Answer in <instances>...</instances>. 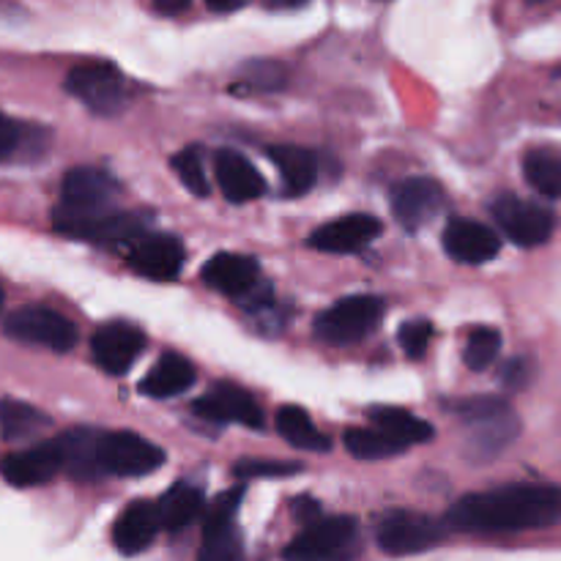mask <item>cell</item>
<instances>
[{"label": "cell", "mask_w": 561, "mask_h": 561, "mask_svg": "<svg viewBox=\"0 0 561 561\" xmlns=\"http://www.w3.org/2000/svg\"><path fill=\"white\" fill-rule=\"evenodd\" d=\"M561 520V491L542 485H504L469 493L447 513V529L474 535L535 531Z\"/></svg>", "instance_id": "1"}, {"label": "cell", "mask_w": 561, "mask_h": 561, "mask_svg": "<svg viewBox=\"0 0 561 561\" xmlns=\"http://www.w3.org/2000/svg\"><path fill=\"white\" fill-rule=\"evenodd\" d=\"M383 318V299L370 294L348 296L316 318V334L329 345H354L373 334Z\"/></svg>", "instance_id": "2"}, {"label": "cell", "mask_w": 561, "mask_h": 561, "mask_svg": "<svg viewBox=\"0 0 561 561\" xmlns=\"http://www.w3.org/2000/svg\"><path fill=\"white\" fill-rule=\"evenodd\" d=\"M460 420L471 427V444L477 455H496L518 436V420L513 409L499 398H471L455 405Z\"/></svg>", "instance_id": "3"}, {"label": "cell", "mask_w": 561, "mask_h": 561, "mask_svg": "<svg viewBox=\"0 0 561 561\" xmlns=\"http://www.w3.org/2000/svg\"><path fill=\"white\" fill-rule=\"evenodd\" d=\"M444 537H447V524H438L431 515L411 513V510H394L383 515L376 531L378 548L389 557L425 553L436 548Z\"/></svg>", "instance_id": "4"}, {"label": "cell", "mask_w": 561, "mask_h": 561, "mask_svg": "<svg viewBox=\"0 0 561 561\" xmlns=\"http://www.w3.org/2000/svg\"><path fill=\"white\" fill-rule=\"evenodd\" d=\"M356 542V520L345 515L318 518L285 548V561H340Z\"/></svg>", "instance_id": "5"}, {"label": "cell", "mask_w": 561, "mask_h": 561, "mask_svg": "<svg viewBox=\"0 0 561 561\" xmlns=\"http://www.w3.org/2000/svg\"><path fill=\"white\" fill-rule=\"evenodd\" d=\"M66 91L75 99H80L91 113L96 115H115L126 107V80L121 71L110 64H88L75 66L66 75Z\"/></svg>", "instance_id": "6"}, {"label": "cell", "mask_w": 561, "mask_h": 561, "mask_svg": "<svg viewBox=\"0 0 561 561\" xmlns=\"http://www.w3.org/2000/svg\"><path fill=\"white\" fill-rule=\"evenodd\" d=\"M493 219L499 222V228L510 236V241L518 247H540L557 230L559 219L551 208H546L542 203L524 201L518 195H502L496 197V203L491 206Z\"/></svg>", "instance_id": "7"}, {"label": "cell", "mask_w": 561, "mask_h": 561, "mask_svg": "<svg viewBox=\"0 0 561 561\" xmlns=\"http://www.w3.org/2000/svg\"><path fill=\"white\" fill-rule=\"evenodd\" d=\"M3 332L11 340H20L27 345H42V348L66 354L77 345V329L69 318L49 307H20L11 312L3 323Z\"/></svg>", "instance_id": "8"}, {"label": "cell", "mask_w": 561, "mask_h": 561, "mask_svg": "<svg viewBox=\"0 0 561 561\" xmlns=\"http://www.w3.org/2000/svg\"><path fill=\"white\" fill-rule=\"evenodd\" d=\"M241 499H244V488H233L214 502L211 513L206 515V526H203L197 561H244V540L236 526Z\"/></svg>", "instance_id": "9"}, {"label": "cell", "mask_w": 561, "mask_h": 561, "mask_svg": "<svg viewBox=\"0 0 561 561\" xmlns=\"http://www.w3.org/2000/svg\"><path fill=\"white\" fill-rule=\"evenodd\" d=\"M162 447L151 444L137 433H104L102 438V469L113 477H146L162 469Z\"/></svg>", "instance_id": "10"}, {"label": "cell", "mask_w": 561, "mask_h": 561, "mask_svg": "<svg viewBox=\"0 0 561 561\" xmlns=\"http://www.w3.org/2000/svg\"><path fill=\"white\" fill-rule=\"evenodd\" d=\"M186 261L184 244L175 236L164 233H142L140 239L126 247V263L131 272L153 283H170L181 274Z\"/></svg>", "instance_id": "11"}, {"label": "cell", "mask_w": 561, "mask_h": 561, "mask_svg": "<svg viewBox=\"0 0 561 561\" xmlns=\"http://www.w3.org/2000/svg\"><path fill=\"white\" fill-rule=\"evenodd\" d=\"M142 348H146V334L124 321L104 323L91 340L93 362L110 376H124L142 354Z\"/></svg>", "instance_id": "12"}, {"label": "cell", "mask_w": 561, "mask_h": 561, "mask_svg": "<svg viewBox=\"0 0 561 561\" xmlns=\"http://www.w3.org/2000/svg\"><path fill=\"white\" fill-rule=\"evenodd\" d=\"M197 416L219 425H244V427H263L261 405L252 400L250 392H244L236 383H214L203 398L192 403Z\"/></svg>", "instance_id": "13"}, {"label": "cell", "mask_w": 561, "mask_h": 561, "mask_svg": "<svg viewBox=\"0 0 561 561\" xmlns=\"http://www.w3.org/2000/svg\"><path fill=\"white\" fill-rule=\"evenodd\" d=\"M381 219L370 217V214H348V217L321 225L310 236V247L329 252V255H354V252L370 247L381 236Z\"/></svg>", "instance_id": "14"}, {"label": "cell", "mask_w": 561, "mask_h": 561, "mask_svg": "<svg viewBox=\"0 0 561 561\" xmlns=\"http://www.w3.org/2000/svg\"><path fill=\"white\" fill-rule=\"evenodd\" d=\"M447 206L444 190L433 179H409L394 186L392 211L405 230H422Z\"/></svg>", "instance_id": "15"}, {"label": "cell", "mask_w": 561, "mask_h": 561, "mask_svg": "<svg viewBox=\"0 0 561 561\" xmlns=\"http://www.w3.org/2000/svg\"><path fill=\"white\" fill-rule=\"evenodd\" d=\"M121 186L107 170L99 168H75L66 173L60 186V206L77 208V211H110L115 208Z\"/></svg>", "instance_id": "16"}, {"label": "cell", "mask_w": 561, "mask_h": 561, "mask_svg": "<svg viewBox=\"0 0 561 561\" xmlns=\"http://www.w3.org/2000/svg\"><path fill=\"white\" fill-rule=\"evenodd\" d=\"M58 471H64L58 442H42L22 453H11L0 460V474L11 488L47 485Z\"/></svg>", "instance_id": "17"}, {"label": "cell", "mask_w": 561, "mask_h": 561, "mask_svg": "<svg viewBox=\"0 0 561 561\" xmlns=\"http://www.w3.org/2000/svg\"><path fill=\"white\" fill-rule=\"evenodd\" d=\"M442 241L449 257H455L458 263H469V266H480V263L493 261L499 255V250H502V241H499L496 230L477 222V219L463 217L449 219Z\"/></svg>", "instance_id": "18"}, {"label": "cell", "mask_w": 561, "mask_h": 561, "mask_svg": "<svg viewBox=\"0 0 561 561\" xmlns=\"http://www.w3.org/2000/svg\"><path fill=\"white\" fill-rule=\"evenodd\" d=\"M102 438L104 433L93 427H71L58 438L64 471L77 482H96L102 469Z\"/></svg>", "instance_id": "19"}, {"label": "cell", "mask_w": 561, "mask_h": 561, "mask_svg": "<svg viewBox=\"0 0 561 561\" xmlns=\"http://www.w3.org/2000/svg\"><path fill=\"white\" fill-rule=\"evenodd\" d=\"M159 531L162 526H159L157 502H135L115 518L113 546L124 557H137L153 546Z\"/></svg>", "instance_id": "20"}, {"label": "cell", "mask_w": 561, "mask_h": 561, "mask_svg": "<svg viewBox=\"0 0 561 561\" xmlns=\"http://www.w3.org/2000/svg\"><path fill=\"white\" fill-rule=\"evenodd\" d=\"M257 277H261V266L255 257L239 255V252H219L208 257L203 266V279L208 288L228 296H247L257 285Z\"/></svg>", "instance_id": "21"}, {"label": "cell", "mask_w": 561, "mask_h": 561, "mask_svg": "<svg viewBox=\"0 0 561 561\" xmlns=\"http://www.w3.org/2000/svg\"><path fill=\"white\" fill-rule=\"evenodd\" d=\"M217 184L230 203H252L266 192V181L255 164L239 151H219L214 162Z\"/></svg>", "instance_id": "22"}, {"label": "cell", "mask_w": 561, "mask_h": 561, "mask_svg": "<svg viewBox=\"0 0 561 561\" xmlns=\"http://www.w3.org/2000/svg\"><path fill=\"white\" fill-rule=\"evenodd\" d=\"M195 365L181 354H164L140 381V392L153 400L184 394L195 383Z\"/></svg>", "instance_id": "23"}, {"label": "cell", "mask_w": 561, "mask_h": 561, "mask_svg": "<svg viewBox=\"0 0 561 561\" xmlns=\"http://www.w3.org/2000/svg\"><path fill=\"white\" fill-rule=\"evenodd\" d=\"M268 157L277 164L279 175L288 195H305L318 181V159L316 153L299 146H272Z\"/></svg>", "instance_id": "24"}, {"label": "cell", "mask_w": 561, "mask_h": 561, "mask_svg": "<svg viewBox=\"0 0 561 561\" xmlns=\"http://www.w3.org/2000/svg\"><path fill=\"white\" fill-rule=\"evenodd\" d=\"M367 416L373 420L376 431L387 433L389 438H394V442L403 444V447H411V444H427L436 436L433 425H427L425 420H420V416L411 414V411L392 409V405H376V409H370Z\"/></svg>", "instance_id": "25"}, {"label": "cell", "mask_w": 561, "mask_h": 561, "mask_svg": "<svg viewBox=\"0 0 561 561\" xmlns=\"http://www.w3.org/2000/svg\"><path fill=\"white\" fill-rule=\"evenodd\" d=\"M203 510V493L201 488L190 485V482H179L170 488L162 499L157 502L159 526L168 531H181L201 515Z\"/></svg>", "instance_id": "26"}, {"label": "cell", "mask_w": 561, "mask_h": 561, "mask_svg": "<svg viewBox=\"0 0 561 561\" xmlns=\"http://www.w3.org/2000/svg\"><path fill=\"white\" fill-rule=\"evenodd\" d=\"M49 427V416L38 411L36 405L22 403V400H0V433L5 442H27V438L42 436Z\"/></svg>", "instance_id": "27"}, {"label": "cell", "mask_w": 561, "mask_h": 561, "mask_svg": "<svg viewBox=\"0 0 561 561\" xmlns=\"http://www.w3.org/2000/svg\"><path fill=\"white\" fill-rule=\"evenodd\" d=\"M277 431L290 447L305 449V453H327L332 447V442L318 431L310 414L299 409V405H283L277 411Z\"/></svg>", "instance_id": "28"}, {"label": "cell", "mask_w": 561, "mask_h": 561, "mask_svg": "<svg viewBox=\"0 0 561 561\" xmlns=\"http://www.w3.org/2000/svg\"><path fill=\"white\" fill-rule=\"evenodd\" d=\"M524 175L542 197H561V151L535 148L524 157Z\"/></svg>", "instance_id": "29"}, {"label": "cell", "mask_w": 561, "mask_h": 561, "mask_svg": "<svg viewBox=\"0 0 561 561\" xmlns=\"http://www.w3.org/2000/svg\"><path fill=\"white\" fill-rule=\"evenodd\" d=\"M345 449H348L354 458L359 460H383L394 458V455L405 453L409 447L398 444L394 438H389L387 433L370 431V427H348L343 436Z\"/></svg>", "instance_id": "30"}, {"label": "cell", "mask_w": 561, "mask_h": 561, "mask_svg": "<svg viewBox=\"0 0 561 561\" xmlns=\"http://www.w3.org/2000/svg\"><path fill=\"white\" fill-rule=\"evenodd\" d=\"M499 351H502V334L491 327H477L474 332L469 334L463 348V362L469 370L482 373L496 362Z\"/></svg>", "instance_id": "31"}, {"label": "cell", "mask_w": 561, "mask_h": 561, "mask_svg": "<svg viewBox=\"0 0 561 561\" xmlns=\"http://www.w3.org/2000/svg\"><path fill=\"white\" fill-rule=\"evenodd\" d=\"M173 170L179 173L181 184L197 197L211 195V184H208L206 168H203V159L197 148H186V151L175 153L173 157Z\"/></svg>", "instance_id": "32"}, {"label": "cell", "mask_w": 561, "mask_h": 561, "mask_svg": "<svg viewBox=\"0 0 561 561\" xmlns=\"http://www.w3.org/2000/svg\"><path fill=\"white\" fill-rule=\"evenodd\" d=\"M433 334H436L433 323L416 318V321H405L403 327H400L398 340H400V345H403V351L409 359H422L427 351V345H431Z\"/></svg>", "instance_id": "33"}, {"label": "cell", "mask_w": 561, "mask_h": 561, "mask_svg": "<svg viewBox=\"0 0 561 561\" xmlns=\"http://www.w3.org/2000/svg\"><path fill=\"white\" fill-rule=\"evenodd\" d=\"M299 463H279V460H244L236 466V477L239 480H250V477H285L296 474Z\"/></svg>", "instance_id": "34"}, {"label": "cell", "mask_w": 561, "mask_h": 561, "mask_svg": "<svg viewBox=\"0 0 561 561\" xmlns=\"http://www.w3.org/2000/svg\"><path fill=\"white\" fill-rule=\"evenodd\" d=\"M250 85L255 91H274V88L283 85V69L277 64H255L250 69Z\"/></svg>", "instance_id": "35"}, {"label": "cell", "mask_w": 561, "mask_h": 561, "mask_svg": "<svg viewBox=\"0 0 561 561\" xmlns=\"http://www.w3.org/2000/svg\"><path fill=\"white\" fill-rule=\"evenodd\" d=\"M529 378H531V367H529V362H526V359L507 362V365H504V370H502V381H504V387L510 389V392H518V389H524L526 383H529Z\"/></svg>", "instance_id": "36"}, {"label": "cell", "mask_w": 561, "mask_h": 561, "mask_svg": "<svg viewBox=\"0 0 561 561\" xmlns=\"http://www.w3.org/2000/svg\"><path fill=\"white\" fill-rule=\"evenodd\" d=\"M16 142H20V126H16L14 121L5 118V115L0 113V162H3V159H9L11 153H14Z\"/></svg>", "instance_id": "37"}, {"label": "cell", "mask_w": 561, "mask_h": 561, "mask_svg": "<svg viewBox=\"0 0 561 561\" xmlns=\"http://www.w3.org/2000/svg\"><path fill=\"white\" fill-rule=\"evenodd\" d=\"M244 0H230V3H222V0H211V3H208V9L211 11H217V14H233V11H239V9H244Z\"/></svg>", "instance_id": "38"}, {"label": "cell", "mask_w": 561, "mask_h": 561, "mask_svg": "<svg viewBox=\"0 0 561 561\" xmlns=\"http://www.w3.org/2000/svg\"><path fill=\"white\" fill-rule=\"evenodd\" d=\"M153 9L162 11V14H179V11L190 9V3H153Z\"/></svg>", "instance_id": "39"}, {"label": "cell", "mask_w": 561, "mask_h": 561, "mask_svg": "<svg viewBox=\"0 0 561 561\" xmlns=\"http://www.w3.org/2000/svg\"><path fill=\"white\" fill-rule=\"evenodd\" d=\"M0 307H3V290H0Z\"/></svg>", "instance_id": "40"}, {"label": "cell", "mask_w": 561, "mask_h": 561, "mask_svg": "<svg viewBox=\"0 0 561 561\" xmlns=\"http://www.w3.org/2000/svg\"><path fill=\"white\" fill-rule=\"evenodd\" d=\"M557 77H561V69H559V71H557Z\"/></svg>", "instance_id": "41"}]
</instances>
